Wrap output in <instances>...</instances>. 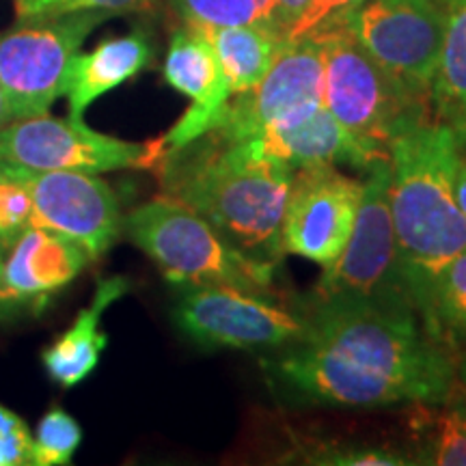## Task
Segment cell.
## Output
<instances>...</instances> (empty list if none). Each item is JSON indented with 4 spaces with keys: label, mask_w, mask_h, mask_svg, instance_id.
Segmentation results:
<instances>
[{
    "label": "cell",
    "mask_w": 466,
    "mask_h": 466,
    "mask_svg": "<svg viewBox=\"0 0 466 466\" xmlns=\"http://www.w3.org/2000/svg\"><path fill=\"white\" fill-rule=\"evenodd\" d=\"M421 322L447 348H466V250L436 275Z\"/></svg>",
    "instance_id": "22"
},
{
    "label": "cell",
    "mask_w": 466,
    "mask_h": 466,
    "mask_svg": "<svg viewBox=\"0 0 466 466\" xmlns=\"http://www.w3.org/2000/svg\"><path fill=\"white\" fill-rule=\"evenodd\" d=\"M9 121H14V116H11L9 102H7V97H5V91H3V86H0V127H3V126H7Z\"/></svg>",
    "instance_id": "32"
},
{
    "label": "cell",
    "mask_w": 466,
    "mask_h": 466,
    "mask_svg": "<svg viewBox=\"0 0 466 466\" xmlns=\"http://www.w3.org/2000/svg\"><path fill=\"white\" fill-rule=\"evenodd\" d=\"M348 28L389 74L428 96L445 31L442 0H365Z\"/></svg>",
    "instance_id": "10"
},
{
    "label": "cell",
    "mask_w": 466,
    "mask_h": 466,
    "mask_svg": "<svg viewBox=\"0 0 466 466\" xmlns=\"http://www.w3.org/2000/svg\"><path fill=\"white\" fill-rule=\"evenodd\" d=\"M259 9H261V15H264V22L266 25H270L272 20V7H275V0H258ZM272 26V25H270Z\"/></svg>",
    "instance_id": "34"
},
{
    "label": "cell",
    "mask_w": 466,
    "mask_h": 466,
    "mask_svg": "<svg viewBox=\"0 0 466 466\" xmlns=\"http://www.w3.org/2000/svg\"><path fill=\"white\" fill-rule=\"evenodd\" d=\"M184 25L218 28L264 22L258 0H171Z\"/></svg>",
    "instance_id": "24"
},
{
    "label": "cell",
    "mask_w": 466,
    "mask_h": 466,
    "mask_svg": "<svg viewBox=\"0 0 466 466\" xmlns=\"http://www.w3.org/2000/svg\"><path fill=\"white\" fill-rule=\"evenodd\" d=\"M33 442L25 419L0 404V466H35Z\"/></svg>",
    "instance_id": "29"
},
{
    "label": "cell",
    "mask_w": 466,
    "mask_h": 466,
    "mask_svg": "<svg viewBox=\"0 0 466 466\" xmlns=\"http://www.w3.org/2000/svg\"><path fill=\"white\" fill-rule=\"evenodd\" d=\"M316 37L324 58V106L357 141L389 156V143L398 134L432 119L430 97L389 74L348 25Z\"/></svg>",
    "instance_id": "5"
},
{
    "label": "cell",
    "mask_w": 466,
    "mask_h": 466,
    "mask_svg": "<svg viewBox=\"0 0 466 466\" xmlns=\"http://www.w3.org/2000/svg\"><path fill=\"white\" fill-rule=\"evenodd\" d=\"M89 261V255L67 238L39 225L26 227L5 248L0 313L44 307L52 294L72 283Z\"/></svg>",
    "instance_id": "14"
},
{
    "label": "cell",
    "mask_w": 466,
    "mask_h": 466,
    "mask_svg": "<svg viewBox=\"0 0 466 466\" xmlns=\"http://www.w3.org/2000/svg\"><path fill=\"white\" fill-rule=\"evenodd\" d=\"M124 233L177 288L225 285L275 294L277 261L238 248L217 227L171 197H156L134 208L124 217Z\"/></svg>",
    "instance_id": "4"
},
{
    "label": "cell",
    "mask_w": 466,
    "mask_h": 466,
    "mask_svg": "<svg viewBox=\"0 0 466 466\" xmlns=\"http://www.w3.org/2000/svg\"><path fill=\"white\" fill-rule=\"evenodd\" d=\"M199 28V26H197ZM217 52L231 96L253 89L270 72L285 37L266 22L203 28Z\"/></svg>",
    "instance_id": "20"
},
{
    "label": "cell",
    "mask_w": 466,
    "mask_h": 466,
    "mask_svg": "<svg viewBox=\"0 0 466 466\" xmlns=\"http://www.w3.org/2000/svg\"><path fill=\"white\" fill-rule=\"evenodd\" d=\"M360 197L363 182L335 165L296 168L281 220L283 253L333 264L357 223Z\"/></svg>",
    "instance_id": "11"
},
{
    "label": "cell",
    "mask_w": 466,
    "mask_h": 466,
    "mask_svg": "<svg viewBox=\"0 0 466 466\" xmlns=\"http://www.w3.org/2000/svg\"><path fill=\"white\" fill-rule=\"evenodd\" d=\"M309 299H363L417 311L395 240L389 206V158L376 160L365 171L354 229L339 258L324 266Z\"/></svg>",
    "instance_id": "8"
},
{
    "label": "cell",
    "mask_w": 466,
    "mask_h": 466,
    "mask_svg": "<svg viewBox=\"0 0 466 466\" xmlns=\"http://www.w3.org/2000/svg\"><path fill=\"white\" fill-rule=\"evenodd\" d=\"M162 138L124 141L91 130L85 119H56L50 115L9 121L0 127V162L31 171L108 173L156 167Z\"/></svg>",
    "instance_id": "9"
},
{
    "label": "cell",
    "mask_w": 466,
    "mask_h": 466,
    "mask_svg": "<svg viewBox=\"0 0 466 466\" xmlns=\"http://www.w3.org/2000/svg\"><path fill=\"white\" fill-rule=\"evenodd\" d=\"M162 74L171 89L190 100L186 115L162 137L165 149H175L212 127L220 108L229 102L231 89L206 31L190 25L171 35Z\"/></svg>",
    "instance_id": "16"
},
{
    "label": "cell",
    "mask_w": 466,
    "mask_h": 466,
    "mask_svg": "<svg viewBox=\"0 0 466 466\" xmlns=\"http://www.w3.org/2000/svg\"><path fill=\"white\" fill-rule=\"evenodd\" d=\"M309 0H275V7H272V28H277L279 33L288 35L291 26L296 25V20L302 15V11L307 9Z\"/></svg>",
    "instance_id": "30"
},
{
    "label": "cell",
    "mask_w": 466,
    "mask_h": 466,
    "mask_svg": "<svg viewBox=\"0 0 466 466\" xmlns=\"http://www.w3.org/2000/svg\"><path fill=\"white\" fill-rule=\"evenodd\" d=\"M108 17L106 11L26 17L0 33V86L14 121L48 115L66 96L69 69L85 39Z\"/></svg>",
    "instance_id": "7"
},
{
    "label": "cell",
    "mask_w": 466,
    "mask_h": 466,
    "mask_svg": "<svg viewBox=\"0 0 466 466\" xmlns=\"http://www.w3.org/2000/svg\"><path fill=\"white\" fill-rule=\"evenodd\" d=\"M35 466L72 464L74 453L83 442V430L63 408H50L35 432Z\"/></svg>",
    "instance_id": "23"
},
{
    "label": "cell",
    "mask_w": 466,
    "mask_h": 466,
    "mask_svg": "<svg viewBox=\"0 0 466 466\" xmlns=\"http://www.w3.org/2000/svg\"><path fill=\"white\" fill-rule=\"evenodd\" d=\"M154 48L145 31L106 39L91 52H78L69 69L67 106L72 119H85L86 108L151 66Z\"/></svg>",
    "instance_id": "17"
},
{
    "label": "cell",
    "mask_w": 466,
    "mask_h": 466,
    "mask_svg": "<svg viewBox=\"0 0 466 466\" xmlns=\"http://www.w3.org/2000/svg\"><path fill=\"white\" fill-rule=\"evenodd\" d=\"M305 305L225 285H184L173 324L201 350L281 352L307 333Z\"/></svg>",
    "instance_id": "6"
},
{
    "label": "cell",
    "mask_w": 466,
    "mask_h": 466,
    "mask_svg": "<svg viewBox=\"0 0 466 466\" xmlns=\"http://www.w3.org/2000/svg\"><path fill=\"white\" fill-rule=\"evenodd\" d=\"M307 333L268 363L299 404L389 408L430 404L458 387L451 350L425 330L412 307L363 299L302 302Z\"/></svg>",
    "instance_id": "1"
},
{
    "label": "cell",
    "mask_w": 466,
    "mask_h": 466,
    "mask_svg": "<svg viewBox=\"0 0 466 466\" xmlns=\"http://www.w3.org/2000/svg\"><path fill=\"white\" fill-rule=\"evenodd\" d=\"M244 141L258 154L283 162L294 171L318 165H350L367 171L376 160L389 158L343 130L324 102L294 110Z\"/></svg>",
    "instance_id": "15"
},
{
    "label": "cell",
    "mask_w": 466,
    "mask_h": 466,
    "mask_svg": "<svg viewBox=\"0 0 466 466\" xmlns=\"http://www.w3.org/2000/svg\"><path fill=\"white\" fill-rule=\"evenodd\" d=\"M365 0H309L307 9L296 20V25L285 35V42H299L305 37H316L330 28L348 25Z\"/></svg>",
    "instance_id": "28"
},
{
    "label": "cell",
    "mask_w": 466,
    "mask_h": 466,
    "mask_svg": "<svg viewBox=\"0 0 466 466\" xmlns=\"http://www.w3.org/2000/svg\"><path fill=\"white\" fill-rule=\"evenodd\" d=\"M20 20L26 17H50L76 11H106V14H127V11H147L160 0H14Z\"/></svg>",
    "instance_id": "27"
},
{
    "label": "cell",
    "mask_w": 466,
    "mask_h": 466,
    "mask_svg": "<svg viewBox=\"0 0 466 466\" xmlns=\"http://www.w3.org/2000/svg\"><path fill=\"white\" fill-rule=\"evenodd\" d=\"M33 225V206L17 167L0 162V244L9 247Z\"/></svg>",
    "instance_id": "26"
},
{
    "label": "cell",
    "mask_w": 466,
    "mask_h": 466,
    "mask_svg": "<svg viewBox=\"0 0 466 466\" xmlns=\"http://www.w3.org/2000/svg\"><path fill=\"white\" fill-rule=\"evenodd\" d=\"M456 374L460 387H462V393L466 395V354H462V357L456 360Z\"/></svg>",
    "instance_id": "33"
},
{
    "label": "cell",
    "mask_w": 466,
    "mask_h": 466,
    "mask_svg": "<svg viewBox=\"0 0 466 466\" xmlns=\"http://www.w3.org/2000/svg\"><path fill=\"white\" fill-rule=\"evenodd\" d=\"M453 192H456V201H458L460 212H462L466 218V156H464V149H462V160H460V165H458L456 182H453Z\"/></svg>",
    "instance_id": "31"
},
{
    "label": "cell",
    "mask_w": 466,
    "mask_h": 466,
    "mask_svg": "<svg viewBox=\"0 0 466 466\" xmlns=\"http://www.w3.org/2000/svg\"><path fill=\"white\" fill-rule=\"evenodd\" d=\"M415 408V464L466 466V395L460 382L447 398Z\"/></svg>",
    "instance_id": "21"
},
{
    "label": "cell",
    "mask_w": 466,
    "mask_h": 466,
    "mask_svg": "<svg viewBox=\"0 0 466 466\" xmlns=\"http://www.w3.org/2000/svg\"><path fill=\"white\" fill-rule=\"evenodd\" d=\"M302 464L318 466H406L415 464L406 453L374 445H307L296 450ZM296 458V460H299Z\"/></svg>",
    "instance_id": "25"
},
{
    "label": "cell",
    "mask_w": 466,
    "mask_h": 466,
    "mask_svg": "<svg viewBox=\"0 0 466 466\" xmlns=\"http://www.w3.org/2000/svg\"><path fill=\"white\" fill-rule=\"evenodd\" d=\"M130 291V279L108 277L97 283L89 307H85L74 324L44 350L42 360L48 376L63 389H72L89 378L108 346V335L100 329L104 311Z\"/></svg>",
    "instance_id": "18"
},
{
    "label": "cell",
    "mask_w": 466,
    "mask_h": 466,
    "mask_svg": "<svg viewBox=\"0 0 466 466\" xmlns=\"http://www.w3.org/2000/svg\"><path fill=\"white\" fill-rule=\"evenodd\" d=\"M162 195L184 203L238 248L281 259V220L294 168L266 158L244 138L208 130L156 162Z\"/></svg>",
    "instance_id": "2"
},
{
    "label": "cell",
    "mask_w": 466,
    "mask_h": 466,
    "mask_svg": "<svg viewBox=\"0 0 466 466\" xmlns=\"http://www.w3.org/2000/svg\"><path fill=\"white\" fill-rule=\"evenodd\" d=\"M5 248H7V247H3V244H0V272H3V259H5Z\"/></svg>",
    "instance_id": "35"
},
{
    "label": "cell",
    "mask_w": 466,
    "mask_h": 466,
    "mask_svg": "<svg viewBox=\"0 0 466 466\" xmlns=\"http://www.w3.org/2000/svg\"><path fill=\"white\" fill-rule=\"evenodd\" d=\"M20 173L31 197L33 225L78 244L91 261L106 255L124 233L119 199L96 173L31 168Z\"/></svg>",
    "instance_id": "12"
},
{
    "label": "cell",
    "mask_w": 466,
    "mask_h": 466,
    "mask_svg": "<svg viewBox=\"0 0 466 466\" xmlns=\"http://www.w3.org/2000/svg\"><path fill=\"white\" fill-rule=\"evenodd\" d=\"M442 5L445 31L428 93L430 113L466 149V0H442Z\"/></svg>",
    "instance_id": "19"
},
{
    "label": "cell",
    "mask_w": 466,
    "mask_h": 466,
    "mask_svg": "<svg viewBox=\"0 0 466 466\" xmlns=\"http://www.w3.org/2000/svg\"><path fill=\"white\" fill-rule=\"evenodd\" d=\"M460 160L456 134L434 119L419 121L389 143V206L419 318L436 275L466 250V218L453 192Z\"/></svg>",
    "instance_id": "3"
},
{
    "label": "cell",
    "mask_w": 466,
    "mask_h": 466,
    "mask_svg": "<svg viewBox=\"0 0 466 466\" xmlns=\"http://www.w3.org/2000/svg\"><path fill=\"white\" fill-rule=\"evenodd\" d=\"M324 102V58L318 37L285 42L270 72L253 89L231 96L209 130L253 138L275 121L309 104Z\"/></svg>",
    "instance_id": "13"
}]
</instances>
